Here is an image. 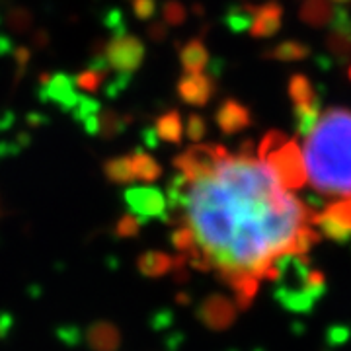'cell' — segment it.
<instances>
[{"label": "cell", "mask_w": 351, "mask_h": 351, "mask_svg": "<svg viewBox=\"0 0 351 351\" xmlns=\"http://www.w3.org/2000/svg\"><path fill=\"white\" fill-rule=\"evenodd\" d=\"M213 311L211 314H207V322L211 326H219L225 328L232 322L234 318V304L226 299H219V301H213Z\"/></svg>", "instance_id": "cb8c5ba5"}, {"label": "cell", "mask_w": 351, "mask_h": 351, "mask_svg": "<svg viewBox=\"0 0 351 351\" xmlns=\"http://www.w3.org/2000/svg\"><path fill=\"white\" fill-rule=\"evenodd\" d=\"M180 63L186 75H199L203 69L209 66V51L205 47L203 39H191L182 47Z\"/></svg>", "instance_id": "4fadbf2b"}, {"label": "cell", "mask_w": 351, "mask_h": 351, "mask_svg": "<svg viewBox=\"0 0 351 351\" xmlns=\"http://www.w3.org/2000/svg\"><path fill=\"white\" fill-rule=\"evenodd\" d=\"M162 16L168 25H182L188 20V10L180 0H168L162 6Z\"/></svg>", "instance_id": "484cf974"}, {"label": "cell", "mask_w": 351, "mask_h": 351, "mask_svg": "<svg viewBox=\"0 0 351 351\" xmlns=\"http://www.w3.org/2000/svg\"><path fill=\"white\" fill-rule=\"evenodd\" d=\"M289 98L293 100L295 108L320 104V98L314 92L313 82L304 75L291 76V80H289Z\"/></svg>", "instance_id": "e0dca14e"}, {"label": "cell", "mask_w": 351, "mask_h": 351, "mask_svg": "<svg viewBox=\"0 0 351 351\" xmlns=\"http://www.w3.org/2000/svg\"><path fill=\"white\" fill-rule=\"evenodd\" d=\"M98 121H100L98 133L106 138L117 137L119 133L125 131L127 123H129V119L123 117L121 113H117L115 110H104V108H101L100 115H98Z\"/></svg>", "instance_id": "44dd1931"}, {"label": "cell", "mask_w": 351, "mask_h": 351, "mask_svg": "<svg viewBox=\"0 0 351 351\" xmlns=\"http://www.w3.org/2000/svg\"><path fill=\"white\" fill-rule=\"evenodd\" d=\"M39 100L53 101L64 112H73L80 96L75 92V78L64 73L51 76L47 82H41L39 86Z\"/></svg>", "instance_id": "52a82bcc"}, {"label": "cell", "mask_w": 351, "mask_h": 351, "mask_svg": "<svg viewBox=\"0 0 351 351\" xmlns=\"http://www.w3.org/2000/svg\"><path fill=\"white\" fill-rule=\"evenodd\" d=\"M125 199L133 211H137L138 215H147V217L162 215L164 209H166L164 195L154 188L129 189L125 193Z\"/></svg>", "instance_id": "7c38bea8"}, {"label": "cell", "mask_w": 351, "mask_h": 351, "mask_svg": "<svg viewBox=\"0 0 351 351\" xmlns=\"http://www.w3.org/2000/svg\"><path fill=\"white\" fill-rule=\"evenodd\" d=\"M73 112H75V119L84 125L88 135H98V129H100L98 115L101 112L100 101L90 98V96H80V100H78Z\"/></svg>", "instance_id": "2e32d148"}, {"label": "cell", "mask_w": 351, "mask_h": 351, "mask_svg": "<svg viewBox=\"0 0 351 351\" xmlns=\"http://www.w3.org/2000/svg\"><path fill=\"white\" fill-rule=\"evenodd\" d=\"M131 160H133L135 178H141L145 182H152V180H156L158 176L162 174V168L147 152L137 151L135 154H131Z\"/></svg>", "instance_id": "7402d4cb"}, {"label": "cell", "mask_w": 351, "mask_h": 351, "mask_svg": "<svg viewBox=\"0 0 351 351\" xmlns=\"http://www.w3.org/2000/svg\"><path fill=\"white\" fill-rule=\"evenodd\" d=\"M289 138L285 133H281V131H277V129H271V131H267L265 133V137H263V141L260 143V149H258V156L260 158H265L267 154L271 151H276V149H279L281 145H285Z\"/></svg>", "instance_id": "4316f807"}, {"label": "cell", "mask_w": 351, "mask_h": 351, "mask_svg": "<svg viewBox=\"0 0 351 351\" xmlns=\"http://www.w3.org/2000/svg\"><path fill=\"white\" fill-rule=\"evenodd\" d=\"M217 84H215V76L211 75H184L178 80V96L182 100L201 108L207 101L213 98Z\"/></svg>", "instance_id": "ba28073f"}, {"label": "cell", "mask_w": 351, "mask_h": 351, "mask_svg": "<svg viewBox=\"0 0 351 351\" xmlns=\"http://www.w3.org/2000/svg\"><path fill=\"white\" fill-rule=\"evenodd\" d=\"M334 2H341L343 4V2H350V0H334Z\"/></svg>", "instance_id": "d590c367"}, {"label": "cell", "mask_w": 351, "mask_h": 351, "mask_svg": "<svg viewBox=\"0 0 351 351\" xmlns=\"http://www.w3.org/2000/svg\"><path fill=\"white\" fill-rule=\"evenodd\" d=\"M166 25L162 24H152L151 27H149V36H151L152 41H162L164 38H166Z\"/></svg>", "instance_id": "836d02e7"}, {"label": "cell", "mask_w": 351, "mask_h": 351, "mask_svg": "<svg viewBox=\"0 0 351 351\" xmlns=\"http://www.w3.org/2000/svg\"><path fill=\"white\" fill-rule=\"evenodd\" d=\"M129 82H131V75H127V73H117V76L112 78V82L106 86V96H108V98H115V96L123 94L125 88L129 86Z\"/></svg>", "instance_id": "f546056e"}, {"label": "cell", "mask_w": 351, "mask_h": 351, "mask_svg": "<svg viewBox=\"0 0 351 351\" xmlns=\"http://www.w3.org/2000/svg\"><path fill=\"white\" fill-rule=\"evenodd\" d=\"M205 133H207V123H205V119L197 115V113H191L188 117V138L189 141H193V143H197L201 138L205 137Z\"/></svg>", "instance_id": "f1b7e54d"}, {"label": "cell", "mask_w": 351, "mask_h": 351, "mask_svg": "<svg viewBox=\"0 0 351 351\" xmlns=\"http://www.w3.org/2000/svg\"><path fill=\"white\" fill-rule=\"evenodd\" d=\"M106 24L110 25V29L113 32V36H121V34H125L123 14H121V10H117V8H113L112 12L106 16Z\"/></svg>", "instance_id": "1f68e13d"}, {"label": "cell", "mask_w": 351, "mask_h": 351, "mask_svg": "<svg viewBox=\"0 0 351 351\" xmlns=\"http://www.w3.org/2000/svg\"><path fill=\"white\" fill-rule=\"evenodd\" d=\"M304 170L313 188L330 197H351V110L330 108L304 143Z\"/></svg>", "instance_id": "7a4b0ae2"}, {"label": "cell", "mask_w": 351, "mask_h": 351, "mask_svg": "<svg viewBox=\"0 0 351 351\" xmlns=\"http://www.w3.org/2000/svg\"><path fill=\"white\" fill-rule=\"evenodd\" d=\"M168 191L180 209L174 246L217 271L240 306H248L262 279H276L283 258L318 240L316 213L250 154H228L193 180L178 174Z\"/></svg>", "instance_id": "6da1fadb"}, {"label": "cell", "mask_w": 351, "mask_h": 351, "mask_svg": "<svg viewBox=\"0 0 351 351\" xmlns=\"http://www.w3.org/2000/svg\"><path fill=\"white\" fill-rule=\"evenodd\" d=\"M263 162L267 164L279 182L291 191V189H301L306 184V170H304V160H302L301 149L297 141H287L279 149L271 151Z\"/></svg>", "instance_id": "3957f363"}, {"label": "cell", "mask_w": 351, "mask_h": 351, "mask_svg": "<svg viewBox=\"0 0 351 351\" xmlns=\"http://www.w3.org/2000/svg\"><path fill=\"white\" fill-rule=\"evenodd\" d=\"M283 24V6L271 0L265 2L262 6H256V14H254V22L250 25V36L256 39L271 38L279 32V27Z\"/></svg>", "instance_id": "8fae6325"}, {"label": "cell", "mask_w": 351, "mask_h": 351, "mask_svg": "<svg viewBox=\"0 0 351 351\" xmlns=\"http://www.w3.org/2000/svg\"><path fill=\"white\" fill-rule=\"evenodd\" d=\"M314 226L332 240H348L351 237V197L330 203L322 213L314 215Z\"/></svg>", "instance_id": "8992f818"}, {"label": "cell", "mask_w": 351, "mask_h": 351, "mask_svg": "<svg viewBox=\"0 0 351 351\" xmlns=\"http://www.w3.org/2000/svg\"><path fill=\"white\" fill-rule=\"evenodd\" d=\"M254 14H256V6L252 4H244V6H232L228 8L225 14V24L232 34H240L250 29L252 22H254Z\"/></svg>", "instance_id": "d6986e66"}, {"label": "cell", "mask_w": 351, "mask_h": 351, "mask_svg": "<svg viewBox=\"0 0 351 351\" xmlns=\"http://www.w3.org/2000/svg\"><path fill=\"white\" fill-rule=\"evenodd\" d=\"M215 121L225 135H237L252 125V113L244 104L228 98L219 106L215 113Z\"/></svg>", "instance_id": "30bf717a"}, {"label": "cell", "mask_w": 351, "mask_h": 351, "mask_svg": "<svg viewBox=\"0 0 351 351\" xmlns=\"http://www.w3.org/2000/svg\"><path fill=\"white\" fill-rule=\"evenodd\" d=\"M106 176L115 182V184H129L135 180V170H133V160L131 156H119V158H112L104 164Z\"/></svg>", "instance_id": "ffe728a7"}, {"label": "cell", "mask_w": 351, "mask_h": 351, "mask_svg": "<svg viewBox=\"0 0 351 351\" xmlns=\"http://www.w3.org/2000/svg\"><path fill=\"white\" fill-rule=\"evenodd\" d=\"M330 25L332 32L326 38V49L334 59L343 63L351 59V16L346 10L336 8V16Z\"/></svg>", "instance_id": "9c48e42d"}, {"label": "cell", "mask_w": 351, "mask_h": 351, "mask_svg": "<svg viewBox=\"0 0 351 351\" xmlns=\"http://www.w3.org/2000/svg\"><path fill=\"white\" fill-rule=\"evenodd\" d=\"M106 76H108L106 71H98V69L88 66L86 71H82L80 75L75 76V84L80 88V90L94 94V92L101 86V82L106 80Z\"/></svg>", "instance_id": "d4e9b609"}, {"label": "cell", "mask_w": 351, "mask_h": 351, "mask_svg": "<svg viewBox=\"0 0 351 351\" xmlns=\"http://www.w3.org/2000/svg\"><path fill=\"white\" fill-rule=\"evenodd\" d=\"M104 57L108 61V66L115 73H127L133 75L145 59V45L135 36L121 34L113 36V39L106 45Z\"/></svg>", "instance_id": "277c9868"}, {"label": "cell", "mask_w": 351, "mask_h": 351, "mask_svg": "<svg viewBox=\"0 0 351 351\" xmlns=\"http://www.w3.org/2000/svg\"><path fill=\"white\" fill-rule=\"evenodd\" d=\"M225 156H228V152L221 145H211V143L209 145H193L186 152L176 156L174 166L186 180H193L197 176L209 172L215 164L221 162Z\"/></svg>", "instance_id": "5b68a950"}, {"label": "cell", "mask_w": 351, "mask_h": 351, "mask_svg": "<svg viewBox=\"0 0 351 351\" xmlns=\"http://www.w3.org/2000/svg\"><path fill=\"white\" fill-rule=\"evenodd\" d=\"M311 47L302 41H295V39H287L274 45L269 51L263 53L265 59L269 61H281V63H289V61H302L306 57H311Z\"/></svg>", "instance_id": "9a60e30c"}, {"label": "cell", "mask_w": 351, "mask_h": 351, "mask_svg": "<svg viewBox=\"0 0 351 351\" xmlns=\"http://www.w3.org/2000/svg\"><path fill=\"white\" fill-rule=\"evenodd\" d=\"M299 16L304 24L314 27H324L332 24L336 16V6L330 4V0H304L299 10Z\"/></svg>", "instance_id": "5bb4252c"}, {"label": "cell", "mask_w": 351, "mask_h": 351, "mask_svg": "<svg viewBox=\"0 0 351 351\" xmlns=\"http://www.w3.org/2000/svg\"><path fill=\"white\" fill-rule=\"evenodd\" d=\"M10 47H14L10 38H6V36H0V55H4V53H8Z\"/></svg>", "instance_id": "e575fe53"}, {"label": "cell", "mask_w": 351, "mask_h": 351, "mask_svg": "<svg viewBox=\"0 0 351 351\" xmlns=\"http://www.w3.org/2000/svg\"><path fill=\"white\" fill-rule=\"evenodd\" d=\"M8 25L12 32H25L32 27V14L25 8H14L12 12L8 14Z\"/></svg>", "instance_id": "83f0119b"}, {"label": "cell", "mask_w": 351, "mask_h": 351, "mask_svg": "<svg viewBox=\"0 0 351 351\" xmlns=\"http://www.w3.org/2000/svg\"><path fill=\"white\" fill-rule=\"evenodd\" d=\"M318 117H320V104L295 108V127H297V135H299V137H306V135L313 131V127L316 125Z\"/></svg>", "instance_id": "603a6c76"}, {"label": "cell", "mask_w": 351, "mask_h": 351, "mask_svg": "<svg viewBox=\"0 0 351 351\" xmlns=\"http://www.w3.org/2000/svg\"><path fill=\"white\" fill-rule=\"evenodd\" d=\"M14 55H16V63H18V66H20V71H18V76H22V73H24V69H25V64H27L29 57H32V53H29V49H25V47H18V49L14 51Z\"/></svg>", "instance_id": "d6a6232c"}, {"label": "cell", "mask_w": 351, "mask_h": 351, "mask_svg": "<svg viewBox=\"0 0 351 351\" xmlns=\"http://www.w3.org/2000/svg\"><path fill=\"white\" fill-rule=\"evenodd\" d=\"M133 12L138 20H149L156 14V0H133Z\"/></svg>", "instance_id": "4dcf8cb0"}, {"label": "cell", "mask_w": 351, "mask_h": 351, "mask_svg": "<svg viewBox=\"0 0 351 351\" xmlns=\"http://www.w3.org/2000/svg\"><path fill=\"white\" fill-rule=\"evenodd\" d=\"M154 131H156L158 138H162L166 143L178 145L182 141V117H180V113L172 110V112L160 115L156 119Z\"/></svg>", "instance_id": "ac0fdd59"}, {"label": "cell", "mask_w": 351, "mask_h": 351, "mask_svg": "<svg viewBox=\"0 0 351 351\" xmlns=\"http://www.w3.org/2000/svg\"><path fill=\"white\" fill-rule=\"evenodd\" d=\"M350 78H351V66H350Z\"/></svg>", "instance_id": "8d00e7d4"}]
</instances>
